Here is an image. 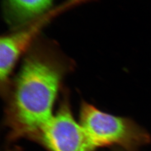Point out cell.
<instances>
[{
    "instance_id": "1",
    "label": "cell",
    "mask_w": 151,
    "mask_h": 151,
    "mask_svg": "<svg viewBox=\"0 0 151 151\" xmlns=\"http://www.w3.org/2000/svg\"><path fill=\"white\" fill-rule=\"evenodd\" d=\"M67 68L58 55L45 47L28 53L5 97L9 140H35L53 116V106Z\"/></svg>"
},
{
    "instance_id": "2",
    "label": "cell",
    "mask_w": 151,
    "mask_h": 151,
    "mask_svg": "<svg viewBox=\"0 0 151 151\" xmlns=\"http://www.w3.org/2000/svg\"><path fill=\"white\" fill-rule=\"evenodd\" d=\"M80 124L92 150L118 146L125 151H138L149 144L151 136L133 120L101 111L85 101L81 103Z\"/></svg>"
},
{
    "instance_id": "3",
    "label": "cell",
    "mask_w": 151,
    "mask_h": 151,
    "mask_svg": "<svg viewBox=\"0 0 151 151\" xmlns=\"http://www.w3.org/2000/svg\"><path fill=\"white\" fill-rule=\"evenodd\" d=\"M35 140L49 151H93L81 125L74 119L67 93L57 113L42 128Z\"/></svg>"
},
{
    "instance_id": "4",
    "label": "cell",
    "mask_w": 151,
    "mask_h": 151,
    "mask_svg": "<svg viewBox=\"0 0 151 151\" xmlns=\"http://www.w3.org/2000/svg\"><path fill=\"white\" fill-rule=\"evenodd\" d=\"M78 4L77 0H70L66 4L39 17L28 24L27 27L5 35L0 42V68L6 73L12 72L17 60L22 54L27 50L34 38L38 32L55 14L63 11L65 8Z\"/></svg>"
},
{
    "instance_id": "5",
    "label": "cell",
    "mask_w": 151,
    "mask_h": 151,
    "mask_svg": "<svg viewBox=\"0 0 151 151\" xmlns=\"http://www.w3.org/2000/svg\"><path fill=\"white\" fill-rule=\"evenodd\" d=\"M53 0H5L6 20L12 27L29 24L46 13Z\"/></svg>"
},
{
    "instance_id": "6",
    "label": "cell",
    "mask_w": 151,
    "mask_h": 151,
    "mask_svg": "<svg viewBox=\"0 0 151 151\" xmlns=\"http://www.w3.org/2000/svg\"><path fill=\"white\" fill-rule=\"evenodd\" d=\"M5 151H20V150L19 148H14V149H11V150H6Z\"/></svg>"
},
{
    "instance_id": "7",
    "label": "cell",
    "mask_w": 151,
    "mask_h": 151,
    "mask_svg": "<svg viewBox=\"0 0 151 151\" xmlns=\"http://www.w3.org/2000/svg\"><path fill=\"white\" fill-rule=\"evenodd\" d=\"M124 151V150H121V151H120H120H119V150H118V151Z\"/></svg>"
}]
</instances>
